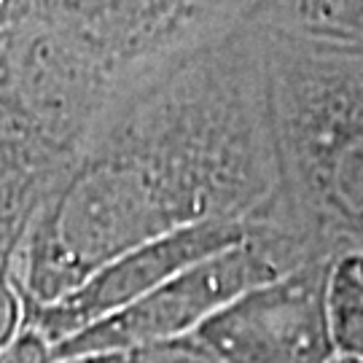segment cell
Wrapping results in <instances>:
<instances>
[{
	"label": "cell",
	"instance_id": "obj_3",
	"mask_svg": "<svg viewBox=\"0 0 363 363\" xmlns=\"http://www.w3.org/2000/svg\"><path fill=\"white\" fill-rule=\"evenodd\" d=\"M259 19L280 208L325 259L363 253V49Z\"/></svg>",
	"mask_w": 363,
	"mask_h": 363
},
{
	"label": "cell",
	"instance_id": "obj_6",
	"mask_svg": "<svg viewBox=\"0 0 363 363\" xmlns=\"http://www.w3.org/2000/svg\"><path fill=\"white\" fill-rule=\"evenodd\" d=\"M331 261L247 288L194 331L223 363H328L337 352L328 334L325 277Z\"/></svg>",
	"mask_w": 363,
	"mask_h": 363
},
{
	"label": "cell",
	"instance_id": "obj_9",
	"mask_svg": "<svg viewBox=\"0 0 363 363\" xmlns=\"http://www.w3.org/2000/svg\"><path fill=\"white\" fill-rule=\"evenodd\" d=\"M22 331V296L11 277V264L0 269V352Z\"/></svg>",
	"mask_w": 363,
	"mask_h": 363
},
{
	"label": "cell",
	"instance_id": "obj_5",
	"mask_svg": "<svg viewBox=\"0 0 363 363\" xmlns=\"http://www.w3.org/2000/svg\"><path fill=\"white\" fill-rule=\"evenodd\" d=\"M274 213L277 208L269 216H259V218L210 220V223L178 229L154 242H145L105 264L103 269H97L76 291H70L67 296L57 298L52 304L22 301V328L35 331L54 350L65 339L76 337L108 315L130 307L132 301L164 286L175 274L186 272L189 267L216 256L220 250L242 245Z\"/></svg>",
	"mask_w": 363,
	"mask_h": 363
},
{
	"label": "cell",
	"instance_id": "obj_2",
	"mask_svg": "<svg viewBox=\"0 0 363 363\" xmlns=\"http://www.w3.org/2000/svg\"><path fill=\"white\" fill-rule=\"evenodd\" d=\"M210 3H0V269L105 113Z\"/></svg>",
	"mask_w": 363,
	"mask_h": 363
},
{
	"label": "cell",
	"instance_id": "obj_1",
	"mask_svg": "<svg viewBox=\"0 0 363 363\" xmlns=\"http://www.w3.org/2000/svg\"><path fill=\"white\" fill-rule=\"evenodd\" d=\"M280 199L256 3L162 57L105 113L11 259L22 301L52 304L159 237L269 216Z\"/></svg>",
	"mask_w": 363,
	"mask_h": 363
},
{
	"label": "cell",
	"instance_id": "obj_4",
	"mask_svg": "<svg viewBox=\"0 0 363 363\" xmlns=\"http://www.w3.org/2000/svg\"><path fill=\"white\" fill-rule=\"evenodd\" d=\"M323 259L325 256H320L291 226V220L277 205V213L242 245L220 250L189 267L164 286L132 301L130 307L108 315L100 323L57 345L52 350L54 363H70L189 337L247 288Z\"/></svg>",
	"mask_w": 363,
	"mask_h": 363
},
{
	"label": "cell",
	"instance_id": "obj_10",
	"mask_svg": "<svg viewBox=\"0 0 363 363\" xmlns=\"http://www.w3.org/2000/svg\"><path fill=\"white\" fill-rule=\"evenodd\" d=\"M328 363H363V358H352V355H334Z\"/></svg>",
	"mask_w": 363,
	"mask_h": 363
},
{
	"label": "cell",
	"instance_id": "obj_8",
	"mask_svg": "<svg viewBox=\"0 0 363 363\" xmlns=\"http://www.w3.org/2000/svg\"><path fill=\"white\" fill-rule=\"evenodd\" d=\"M70 363H223L218 355L196 342L194 334L167 342H154V345H140L132 350L108 352V355H94V358H81Z\"/></svg>",
	"mask_w": 363,
	"mask_h": 363
},
{
	"label": "cell",
	"instance_id": "obj_7",
	"mask_svg": "<svg viewBox=\"0 0 363 363\" xmlns=\"http://www.w3.org/2000/svg\"><path fill=\"white\" fill-rule=\"evenodd\" d=\"M325 315L334 352L363 358V253H342L331 261Z\"/></svg>",
	"mask_w": 363,
	"mask_h": 363
}]
</instances>
